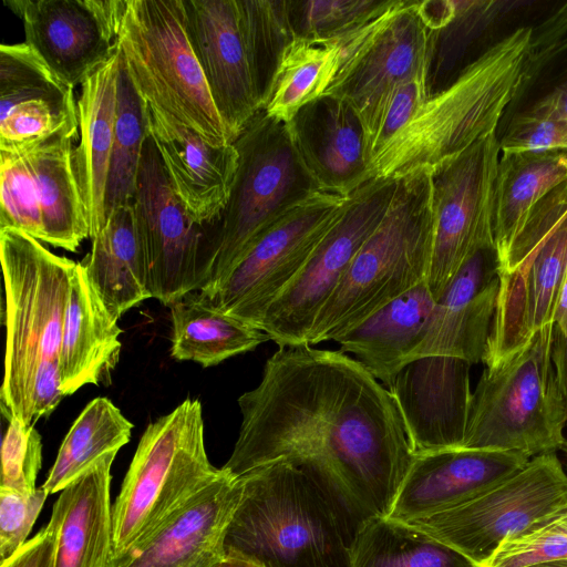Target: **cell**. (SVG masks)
Segmentation results:
<instances>
[{
    "label": "cell",
    "instance_id": "12",
    "mask_svg": "<svg viewBox=\"0 0 567 567\" xmlns=\"http://www.w3.org/2000/svg\"><path fill=\"white\" fill-rule=\"evenodd\" d=\"M348 200L315 194L276 221L221 282L200 293L215 309L260 329L268 308L305 267Z\"/></svg>",
    "mask_w": 567,
    "mask_h": 567
},
{
    "label": "cell",
    "instance_id": "52",
    "mask_svg": "<svg viewBox=\"0 0 567 567\" xmlns=\"http://www.w3.org/2000/svg\"><path fill=\"white\" fill-rule=\"evenodd\" d=\"M215 567H260L256 563L233 555H226Z\"/></svg>",
    "mask_w": 567,
    "mask_h": 567
},
{
    "label": "cell",
    "instance_id": "37",
    "mask_svg": "<svg viewBox=\"0 0 567 567\" xmlns=\"http://www.w3.org/2000/svg\"><path fill=\"white\" fill-rule=\"evenodd\" d=\"M147 111V103L136 92L121 61L115 135L106 185V217L134 200L143 147L148 136Z\"/></svg>",
    "mask_w": 567,
    "mask_h": 567
},
{
    "label": "cell",
    "instance_id": "18",
    "mask_svg": "<svg viewBox=\"0 0 567 567\" xmlns=\"http://www.w3.org/2000/svg\"><path fill=\"white\" fill-rule=\"evenodd\" d=\"M244 493L241 477L220 473L147 538L111 558L107 567H215Z\"/></svg>",
    "mask_w": 567,
    "mask_h": 567
},
{
    "label": "cell",
    "instance_id": "6",
    "mask_svg": "<svg viewBox=\"0 0 567 567\" xmlns=\"http://www.w3.org/2000/svg\"><path fill=\"white\" fill-rule=\"evenodd\" d=\"M0 259L6 292L1 405L32 424L35 378L44 363L59 361L78 262L10 227L0 228Z\"/></svg>",
    "mask_w": 567,
    "mask_h": 567
},
{
    "label": "cell",
    "instance_id": "15",
    "mask_svg": "<svg viewBox=\"0 0 567 567\" xmlns=\"http://www.w3.org/2000/svg\"><path fill=\"white\" fill-rule=\"evenodd\" d=\"M133 207L151 298L169 307L204 288L209 275L202 226L189 217L173 192L150 135L143 147Z\"/></svg>",
    "mask_w": 567,
    "mask_h": 567
},
{
    "label": "cell",
    "instance_id": "27",
    "mask_svg": "<svg viewBox=\"0 0 567 567\" xmlns=\"http://www.w3.org/2000/svg\"><path fill=\"white\" fill-rule=\"evenodd\" d=\"M111 452L61 491L54 567H107L112 548Z\"/></svg>",
    "mask_w": 567,
    "mask_h": 567
},
{
    "label": "cell",
    "instance_id": "16",
    "mask_svg": "<svg viewBox=\"0 0 567 567\" xmlns=\"http://www.w3.org/2000/svg\"><path fill=\"white\" fill-rule=\"evenodd\" d=\"M22 20L24 42L68 86L115 50L125 0H4Z\"/></svg>",
    "mask_w": 567,
    "mask_h": 567
},
{
    "label": "cell",
    "instance_id": "45",
    "mask_svg": "<svg viewBox=\"0 0 567 567\" xmlns=\"http://www.w3.org/2000/svg\"><path fill=\"white\" fill-rule=\"evenodd\" d=\"M8 426L1 444L0 487L21 493L34 491L42 466V439L33 423L28 424L12 416L1 405Z\"/></svg>",
    "mask_w": 567,
    "mask_h": 567
},
{
    "label": "cell",
    "instance_id": "51",
    "mask_svg": "<svg viewBox=\"0 0 567 567\" xmlns=\"http://www.w3.org/2000/svg\"><path fill=\"white\" fill-rule=\"evenodd\" d=\"M553 360L559 383L567 398V334L560 340H554Z\"/></svg>",
    "mask_w": 567,
    "mask_h": 567
},
{
    "label": "cell",
    "instance_id": "21",
    "mask_svg": "<svg viewBox=\"0 0 567 567\" xmlns=\"http://www.w3.org/2000/svg\"><path fill=\"white\" fill-rule=\"evenodd\" d=\"M498 275L495 245L477 249L436 300L425 333L405 364L429 355L483 362L496 310Z\"/></svg>",
    "mask_w": 567,
    "mask_h": 567
},
{
    "label": "cell",
    "instance_id": "1",
    "mask_svg": "<svg viewBox=\"0 0 567 567\" xmlns=\"http://www.w3.org/2000/svg\"><path fill=\"white\" fill-rule=\"evenodd\" d=\"M238 406L225 471L239 477L281 457L310 460L368 518L389 516L415 453L391 392L358 360L340 350L279 348Z\"/></svg>",
    "mask_w": 567,
    "mask_h": 567
},
{
    "label": "cell",
    "instance_id": "40",
    "mask_svg": "<svg viewBox=\"0 0 567 567\" xmlns=\"http://www.w3.org/2000/svg\"><path fill=\"white\" fill-rule=\"evenodd\" d=\"M73 89L64 84L25 42L0 47V117L23 101H66Z\"/></svg>",
    "mask_w": 567,
    "mask_h": 567
},
{
    "label": "cell",
    "instance_id": "2",
    "mask_svg": "<svg viewBox=\"0 0 567 567\" xmlns=\"http://www.w3.org/2000/svg\"><path fill=\"white\" fill-rule=\"evenodd\" d=\"M241 477L225 554L260 567H351L370 519L318 463L281 457Z\"/></svg>",
    "mask_w": 567,
    "mask_h": 567
},
{
    "label": "cell",
    "instance_id": "14",
    "mask_svg": "<svg viewBox=\"0 0 567 567\" xmlns=\"http://www.w3.org/2000/svg\"><path fill=\"white\" fill-rule=\"evenodd\" d=\"M499 156L495 132L431 168L433 244L426 282L435 300L477 249L494 244Z\"/></svg>",
    "mask_w": 567,
    "mask_h": 567
},
{
    "label": "cell",
    "instance_id": "32",
    "mask_svg": "<svg viewBox=\"0 0 567 567\" xmlns=\"http://www.w3.org/2000/svg\"><path fill=\"white\" fill-rule=\"evenodd\" d=\"M567 181V151L501 153L493 197L499 266L530 210Z\"/></svg>",
    "mask_w": 567,
    "mask_h": 567
},
{
    "label": "cell",
    "instance_id": "33",
    "mask_svg": "<svg viewBox=\"0 0 567 567\" xmlns=\"http://www.w3.org/2000/svg\"><path fill=\"white\" fill-rule=\"evenodd\" d=\"M169 309L171 355L177 361L209 368L270 340L260 329L215 309L199 290L178 299Z\"/></svg>",
    "mask_w": 567,
    "mask_h": 567
},
{
    "label": "cell",
    "instance_id": "20",
    "mask_svg": "<svg viewBox=\"0 0 567 567\" xmlns=\"http://www.w3.org/2000/svg\"><path fill=\"white\" fill-rule=\"evenodd\" d=\"M183 4L190 44L234 143L261 110L237 0H183Z\"/></svg>",
    "mask_w": 567,
    "mask_h": 567
},
{
    "label": "cell",
    "instance_id": "39",
    "mask_svg": "<svg viewBox=\"0 0 567 567\" xmlns=\"http://www.w3.org/2000/svg\"><path fill=\"white\" fill-rule=\"evenodd\" d=\"M396 0H285L293 38L331 39L389 10Z\"/></svg>",
    "mask_w": 567,
    "mask_h": 567
},
{
    "label": "cell",
    "instance_id": "30",
    "mask_svg": "<svg viewBox=\"0 0 567 567\" xmlns=\"http://www.w3.org/2000/svg\"><path fill=\"white\" fill-rule=\"evenodd\" d=\"M81 261L110 315L118 320L151 298L133 203L114 209Z\"/></svg>",
    "mask_w": 567,
    "mask_h": 567
},
{
    "label": "cell",
    "instance_id": "29",
    "mask_svg": "<svg viewBox=\"0 0 567 567\" xmlns=\"http://www.w3.org/2000/svg\"><path fill=\"white\" fill-rule=\"evenodd\" d=\"M435 302L425 280L334 341L388 389L422 340Z\"/></svg>",
    "mask_w": 567,
    "mask_h": 567
},
{
    "label": "cell",
    "instance_id": "5",
    "mask_svg": "<svg viewBox=\"0 0 567 567\" xmlns=\"http://www.w3.org/2000/svg\"><path fill=\"white\" fill-rule=\"evenodd\" d=\"M238 167L219 216L202 226L209 279L221 282L284 215L322 192L298 155L287 124L260 110L233 143Z\"/></svg>",
    "mask_w": 567,
    "mask_h": 567
},
{
    "label": "cell",
    "instance_id": "26",
    "mask_svg": "<svg viewBox=\"0 0 567 567\" xmlns=\"http://www.w3.org/2000/svg\"><path fill=\"white\" fill-rule=\"evenodd\" d=\"M121 332L117 320L110 315L84 267L78 262L59 352L64 395L110 377L118 361Z\"/></svg>",
    "mask_w": 567,
    "mask_h": 567
},
{
    "label": "cell",
    "instance_id": "19",
    "mask_svg": "<svg viewBox=\"0 0 567 567\" xmlns=\"http://www.w3.org/2000/svg\"><path fill=\"white\" fill-rule=\"evenodd\" d=\"M465 360L429 355L406 363L388 388L415 454L463 447L472 390Z\"/></svg>",
    "mask_w": 567,
    "mask_h": 567
},
{
    "label": "cell",
    "instance_id": "9",
    "mask_svg": "<svg viewBox=\"0 0 567 567\" xmlns=\"http://www.w3.org/2000/svg\"><path fill=\"white\" fill-rule=\"evenodd\" d=\"M115 43L138 95L214 145L233 144L190 44L183 0H125Z\"/></svg>",
    "mask_w": 567,
    "mask_h": 567
},
{
    "label": "cell",
    "instance_id": "3",
    "mask_svg": "<svg viewBox=\"0 0 567 567\" xmlns=\"http://www.w3.org/2000/svg\"><path fill=\"white\" fill-rule=\"evenodd\" d=\"M532 27L487 47L443 91L429 96L369 163V181L432 168L495 133L525 76Z\"/></svg>",
    "mask_w": 567,
    "mask_h": 567
},
{
    "label": "cell",
    "instance_id": "44",
    "mask_svg": "<svg viewBox=\"0 0 567 567\" xmlns=\"http://www.w3.org/2000/svg\"><path fill=\"white\" fill-rule=\"evenodd\" d=\"M567 559V509L505 539L483 567H529Z\"/></svg>",
    "mask_w": 567,
    "mask_h": 567
},
{
    "label": "cell",
    "instance_id": "10",
    "mask_svg": "<svg viewBox=\"0 0 567 567\" xmlns=\"http://www.w3.org/2000/svg\"><path fill=\"white\" fill-rule=\"evenodd\" d=\"M567 271V181L530 210L499 266L483 363L492 368L553 324Z\"/></svg>",
    "mask_w": 567,
    "mask_h": 567
},
{
    "label": "cell",
    "instance_id": "35",
    "mask_svg": "<svg viewBox=\"0 0 567 567\" xmlns=\"http://www.w3.org/2000/svg\"><path fill=\"white\" fill-rule=\"evenodd\" d=\"M351 567H482L454 547L404 522L369 519L361 529Z\"/></svg>",
    "mask_w": 567,
    "mask_h": 567
},
{
    "label": "cell",
    "instance_id": "47",
    "mask_svg": "<svg viewBox=\"0 0 567 567\" xmlns=\"http://www.w3.org/2000/svg\"><path fill=\"white\" fill-rule=\"evenodd\" d=\"M48 496L43 487L28 493L0 487V564L28 542Z\"/></svg>",
    "mask_w": 567,
    "mask_h": 567
},
{
    "label": "cell",
    "instance_id": "41",
    "mask_svg": "<svg viewBox=\"0 0 567 567\" xmlns=\"http://www.w3.org/2000/svg\"><path fill=\"white\" fill-rule=\"evenodd\" d=\"M16 228L44 243L37 186L24 155L0 150V228Z\"/></svg>",
    "mask_w": 567,
    "mask_h": 567
},
{
    "label": "cell",
    "instance_id": "7",
    "mask_svg": "<svg viewBox=\"0 0 567 567\" xmlns=\"http://www.w3.org/2000/svg\"><path fill=\"white\" fill-rule=\"evenodd\" d=\"M554 326L492 368L475 390L463 447L516 452L533 458L557 453L567 440V398L553 360Z\"/></svg>",
    "mask_w": 567,
    "mask_h": 567
},
{
    "label": "cell",
    "instance_id": "28",
    "mask_svg": "<svg viewBox=\"0 0 567 567\" xmlns=\"http://www.w3.org/2000/svg\"><path fill=\"white\" fill-rule=\"evenodd\" d=\"M79 120H73L42 142L21 150L33 175L44 228V243L76 251L90 238L84 202L74 171V142Z\"/></svg>",
    "mask_w": 567,
    "mask_h": 567
},
{
    "label": "cell",
    "instance_id": "4",
    "mask_svg": "<svg viewBox=\"0 0 567 567\" xmlns=\"http://www.w3.org/2000/svg\"><path fill=\"white\" fill-rule=\"evenodd\" d=\"M433 244L431 168L396 179L389 208L315 320L308 346L336 340L427 279Z\"/></svg>",
    "mask_w": 567,
    "mask_h": 567
},
{
    "label": "cell",
    "instance_id": "8",
    "mask_svg": "<svg viewBox=\"0 0 567 567\" xmlns=\"http://www.w3.org/2000/svg\"><path fill=\"white\" fill-rule=\"evenodd\" d=\"M204 429L196 399L146 426L112 505L110 559L147 538L220 473L208 460Z\"/></svg>",
    "mask_w": 567,
    "mask_h": 567
},
{
    "label": "cell",
    "instance_id": "24",
    "mask_svg": "<svg viewBox=\"0 0 567 567\" xmlns=\"http://www.w3.org/2000/svg\"><path fill=\"white\" fill-rule=\"evenodd\" d=\"M287 126L322 192L348 197L369 182L363 123L347 101L322 95L305 104Z\"/></svg>",
    "mask_w": 567,
    "mask_h": 567
},
{
    "label": "cell",
    "instance_id": "43",
    "mask_svg": "<svg viewBox=\"0 0 567 567\" xmlns=\"http://www.w3.org/2000/svg\"><path fill=\"white\" fill-rule=\"evenodd\" d=\"M499 127L501 153L567 151V122L545 106L507 110Z\"/></svg>",
    "mask_w": 567,
    "mask_h": 567
},
{
    "label": "cell",
    "instance_id": "17",
    "mask_svg": "<svg viewBox=\"0 0 567 567\" xmlns=\"http://www.w3.org/2000/svg\"><path fill=\"white\" fill-rule=\"evenodd\" d=\"M427 45L420 1L396 0L372 34L347 58L323 95L351 104L365 133L398 84L425 75Z\"/></svg>",
    "mask_w": 567,
    "mask_h": 567
},
{
    "label": "cell",
    "instance_id": "54",
    "mask_svg": "<svg viewBox=\"0 0 567 567\" xmlns=\"http://www.w3.org/2000/svg\"><path fill=\"white\" fill-rule=\"evenodd\" d=\"M560 451L563 452L565 458H566V471H567V440L565 441V443L563 444Z\"/></svg>",
    "mask_w": 567,
    "mask_h": 567
},
{
    "label": "cell",
    "instance_id": "36",
    "mask_svg": "<svg viewBox=\"0 0 567 567\" xmlns=\"http://www.w3.org/2000/svg\"><path fill=\"white\" fill-rule=\"evenodd\" d=\"M534 104L567 122V2L532 27L525 76L507 110Z\"/></svg>",
    "mask_w": 567,
    "mask_h": 567
},
{
    "label": "cell",
    "instance_id": "53",
    "mask_svg": "<svg viewBox=\"0 0 567 567\" xmlns=\"http://www.w3.org/2000/svg\"><path fill=\"white\" fill-rule=\"evenodd\" d=\"M529 567H567V559L538 564Z\"/></svg>",
    "mask_w": 567,
    "mask_h": 567
},
{
    "label": "cell",
    "instance_id": "48",
    "mask_svg": "<svg viewBox=\"0 0 567 567\" xmlns=\"http://www.w3.org/2000/svg\"><path fill=\"white\" fill-rule=\"evenodd\" d=\"M59 518L52 512L47 526L29 539L14 555L0 564V567H54Z\"/></svg>",
    "mask_w": 567,
    "mask_h": 567
},
{
    "label": "cell",
    "instance_id": "49",
    "mask_svg": "<svg viewBox=\"0 0 567 567\" xmlns=\"http://www.w3.org/2000/svg\"><path fill=\"white\" fill-rule=\"evenodd\" d=\"M63 396L59 361L44 363L34 383L33 422L50 415Z\"/></svg>",
    "mask_w": 567,
    "mask_h": 567
},
{
    "label": "cell",
    "instance_id": "13",
    "mask_svg": "<svg viewBox=\"0 0 567 567\" xmlns=\"http://www.w3.org/2000/svg\"><path fill=\"white\" fill-rule=\"evenodd\" d=\"M395 187L396 179L374 178L349 196L342 215L264 317L260 330L279 348L308 346L315 320L382 220Z\"/></svg>",
    "mask_w": 567,
    "mask_h": 567
},
{
    "label": "cell",
    "instance_id": "23",
    "mask_svg": "<svg viewBox=\"0 0 567 567\" xmlns=\"http://www.w3.org/2000/svg\"><path fill=\"white\" fill-rule=\"evenodd\" d=\"M148 135L173 192L203 226L225 208L238 167L234 144L214 145L171 115L147 104Z\"/></svg>",
    "mask_w": 567,
    "mask_h": 567
},
{
    "label": "cell",
    "instance_id": "25",
    "mask_svg": "<svg viewBox=\"0 0 567 567\" xmlns=\"http://www.w3.org/2000/svg\"><path fill=\"white\" fill-rule=\"evenodd\" d=\"M120 65L121 53L116 45L111 56L83 81L76 102L80 136L73 162L90 238L106 220L105 197L115 135Z\"/></svg>",
    "mask_w": 567,
    "mask_h": 567
},
{
    "label": "cell",
    "instance_id": "42",
    "mask_svg": "<svg viewBox=\"0 0 567 567\" xmlns=\"http://www.w3.org/2000/svg\"><path fill=\"white\" fill-rule=\"evenodd\" d=\"M76 118L74 97L66 101L33 99L18 103L0 117V150L31 147Z\"/></svg>",
    "mask_w": 567,
    "mask_h": 567
},
{
    "label": "cell",
    "instance_id": "34",
    "mask_svg": "<svg viewBox=\"0 0 567 567\" xmlns=\"http://www.w3.org/2000/svg\"><path fill=\"white\" fill-rule=\"evenodd\" d=\"M133 426L110 399H93L70 427L41 487L49 495L61 492L101 457L118 452Z\"/></svg>",
    "mask_w": 567,
    "mask_h": 567
},
{
    "label": "cell",
    "instance_id": "50",
    "mask_svg": "<svg viewBox=\"0 0 567 567\" xmlns=\"http://www.w3.org/2000/svg\"><path fill=\"white\" fill-rule=\"evenodd\" d=\"M553 326L554 340L565 338L567 334V271L559 291Z\"/></svg>",
    "mask_w": 567,
    "mask_h": 567
},
{
    "label": "cell",
    "instance_id": "38",
    "mask_svg": "<svg viewBox=\"0 0 567 567\" xmlns=\"http://www.w3.org/2000/svg\"><path fill=\"white\" fill-rule=\"evenodd\" d=\"M239 22L262 110L285 48L293 39L285 0H237Z\"/></svg>",
    "mask_w": 567,
    "mask_h": 567
},
{
    "label": "cell",
    "instance_id": "46",
    "mask_svg": "<svg viewBox=\"0 0 567 567\" xmlns=\"http://www.w3.org/2000/svg\"><path fill=\"white\" fill-rule=\"evenodd\" d=\"M426 99L425 75L406 80L388 94L365 132L368 165L408 124Z\"/></svg>",
    "mask_w": 567,
    "mask_h": 567
},
{
    "label": "cell",
    "instance_id": "22",
    "mask_svg": "<svg viewBox=\"0 0 567 567\" xmlns=\"http://www.w3.org/2000/svg\"><path fill=\"white\" fill-rule=\"evenodd\" d=\"M529 460L516 452L465 447L415 454L388 518L410 522L457 507Z\"/></svg>",
    "mask_w": 567,
    "mask_h": 567
},
{
    "label": "cell",
    "instance_id": "11",
    "mask_svg": "<svg viewBox=\"0 0 567 567\" xmlns=\"http://www.w3.org/2000/svg\"><path fill=\"white\" fill-rule=\"evenodd\" d=\"M567 509V471L557 453L535 456L475 498L408 523L484 566L507 538Z\"/></svg>",
    "mask_w": 567,
    "mask_h": 567
},
{
    "label": "cell",
    "instance_id": "31",
    "mask_svg": "<svg viewBox=\"0 0 567 567\" xmlns=\"http://www.w3.org/2000/svg\"><path fill=\"white\" fill-rule=\"evenodd\" d=\"M369 22L331 39L293 38L281 55L265 113L288 124L305 104L322 96L365 38Z\"/></svg>",
    "mask_w": 567,
    "mask_h": 567
}]
</instances>
